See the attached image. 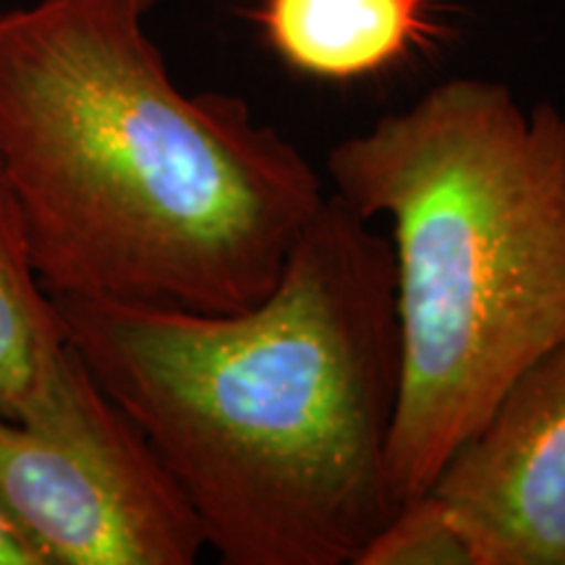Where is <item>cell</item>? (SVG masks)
Instances as JSON below:
<instances>
[{"mask_svg": "<svg viewBox=\"0 0 565 565\" xmlns=\"http://www.w3.org/2000/svg\"><path fill=\"white\" fill-rule=\"evenodd\" d=\"M225 565H353L391 519V242L330 192L278 286L231 315L53 296Z\"/></svg>", "mask_w": 565, "mask_h": 565, "instance_id": "6da1fadb", "label": "cell"}, {"mask_svg": "<svg viewBox=\"0 0 565 565\" xmlns=\"http://www.w3.org/2000/svg\"><path fill=\"white\" fill-rule=\"evenodd\" d=\"M126 0L0 13V160L51 296L231 315L328 200L242 97L186 95Z\"/></svg>", "mask_w": 565, "mask_h": 565, "instance_id": "7a4b0ae2", "label": "cell"}, {"mask_svg": "<svg viewBox=\"0 0 565 565\" xmlns=\"http://www.w3.org/2000/svg\"><path fill=\"white\" fill-rule=\"evenodd\" d=\"M333 194L393 228L398 503L424 494L515 377L565 341V116L448 79L328 152Z\"/></svg>", "mask_w": 565, "mask_h": 565, "instance_id": "3957f363", "label": "cell"}, {"mask_svg": "<svg viewBox=\"0 0 565 565\" xmlns=\"http://www.w3.org/2000/svg\"><path fill=\"white\" fill-rule=\"evenodd\" d=\"M0 508L42 565H192L204 532L74 345L24 422L0 416Z\"/></svg>", "mask_w": 565, "mask_h": 565, "instance_id": "277c9868", "label": "cell"}, {"mask_svg": "<svg viewBox=\"0 0 565 565\" xmlns=\"http://www.w3.org/2000/svg\"><path fill=\"white\" fill-rule=\"evenodd\" d=\"M427 492L479 565H565V341L513 380Z\"/></svg>", "mask_w": 565, "mask_h": 565, "instance_id": "5b68a950", "label": "cell"}, {"mask_svg": "<svg viewBox=\"0 0 565 565\" xmlns=\"http://www.w3.org/2000/svg\"><path fill=\"white\" fill-rule=\"evenodd\" d=\"M263 26L282 61L320 79L383 71L427 34V0H265Z\"/></svg>", "mask_w": 565, "mask_h": 565, "instance_id": "8992f818", "label": "cell"}, {"mask_svg": "<svg viewBox=\"0 0 565 565\" xmlns=\"http://www.w3.org/2000/svg\"><path fill=\"white\" fill-rule=\"evenodd\" d=\"M71 341L30 249L17 192L0 160V416L24 422L51 391Z\"/></svg>", "mask_w": 565, "mask_h": 565, "instance_id": "52a82bcc", "label": "cell"}, {"mask_svg": "<svg viewBox=\"0 0 565 565\" xmlns=\"http://www.w3.org/2000/svg\"><path fill=\"white\" fill-rule=\"evenodd\" d=\"M353 565H479L469 536L435 494L398 503Z\"/></svg>", "mask_w": 565, "mask_h": 565, "instance_id": "ba28073f", "label": "cell"}, {"mask_svg": "<svg viewBox=\"0 0 565 565\" xmlns=\"http://www.w3.org/2000/svg\"><path fill=\"white\" fill-rule=\"evenodd\" d=\"M0 565H42L3 508H0Z\"/></svg>", "mask_w": 565, "mask_h": 565, "instance_id": "9c48e42d", "label": "cell"}, {"mask_svg": "<svg viewBox=\"0 0 565 565\" xmlns=\"http://www.w3.org/2000/svg\"><path fill=\"white\" fill-rule=\"evenodd\" d=\"M126 3H129L137 13H141V17H147V11H152V6L158 3V0H126Z\"/></svg>", "mask_w": 565, "mask_h": 565, "instance_id": "30bf717a", "label": "cell"}]
</instances>
